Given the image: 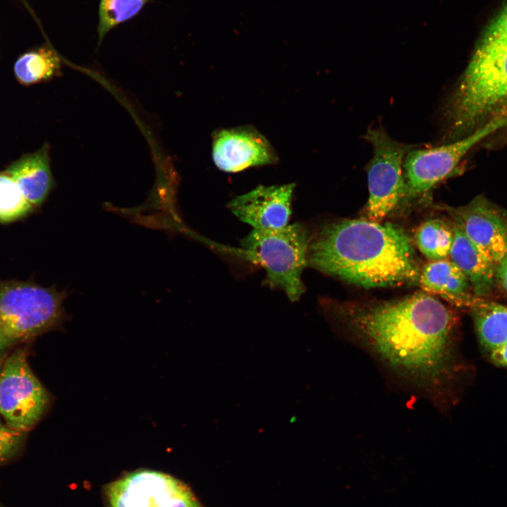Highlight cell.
I'll return each instance as SVG.
<instances>
[{"label": "cell", "instance_id": "obj_1", "mask_svg": "<svg viewBox=\"0 0 507 507\" xmlns=\"http://www.w3.org/2000/svg\"><path fill=\"white\" fill-rule=\"evenodd\" d=\"M345 337L406 386L440 405L455 373L454 313L433 296L339 308Z\"/></svg>", "mask_w": 507, "mask_h": 507}, {"label": "cell", "instance_id": "obj_2", "mask_svg": "<svg viewBox=\"0 0 507 507\" xmlns=\"http://www.w3.org/2000/svg\"><path fill=\"white\" fill-rule=\"evenodd\" d=\"M308 265L363 287L418 281L420 270L406 232L391 223L344 220L323 227L310 238Z\"/></svg>", "mask_w": 507, "mask_h": 507}, {"label": "cell", "instance_id": "obj_3", "mask_svg": "<svg viewBox=\"0 0 507 507\" xmlns=\"http://www.w3.org/2000/svg\"><path fill=\"white\" fill-rule=\"evenodd\" d=\"M507 104V42L476 46L444 111L451 139L497 117Z\"/></svg>", "mask_w": 507, "mask_h": 507}, {"label": "cell", "instance_id": "obj_4", "mask_svg": "<svg viewBox=\"0 0 507 507\" xmlns=\"http://www.w3.org/2000/svg\"><path fill=\"white\" fill-rule=\"evenodd\" d=\"M309 239L305 227L294 223L277 229H254L241 244L247 258L266 271V283L282 289L294 302L305 291L301 273L308 265Z\"/></svg>", "mask_w": 507, "mask_h": 507}, {"label": "cell", "instance_id": "obj_5", "mask_svg": "<svg viewBox=\"0 0 507 507\" xmlns=\"http://www.w3.org/2000/svg\"><path fill=\"white\" fill-rule=\"evenodd\" d=\"M67 296L32 282L0 280V327L14 343L50 330L63 320Z\"/></svg>", "mask_w": 507, "mask_h": 507}, {"label": "cell", "instance_id": "obj_6", "mask_svg": "<svg viewBox=\"0 0 507 507\" xmlns=\"http://www.w3.org/2000/svg\"><path fill=\"white\" fill-rule=\"evenodd\" d=\"M365 139L373 148L367 166L366 215L368 220L381 222L406 195L403 163L412 147L393 139L382 127L368 129Z\"/></svg>", "mask_w": 507, "mask_h": 507}, {"label": "cell", "instance_id": "obj_7", "mask_svg": "<svg viewBox=\"0 0 507 507\" xmlns=\"http://www.w3.org/2000/svg\"><path fill=\"white\" fill-rule=\"evenodd\" d=\"M50 401L49 393L29 365L26 351H14L0 372V415L6 425L27 432L42 418Z\"/></svg>", "mask_w": 507, "mask_h": 507}, {"label": "cell", "instance_id": "obj_8", "mask_svg": "<svg viewBox=\"0 0 507 507\" xmlns=\"http://www.w3.org/2000/svg\"><path fill=\"white\" fill-rule=\"evenodd\" d=\"M506 126V118L495 117L456 141L438 146L411 148L403 163L406 195L415 196L429 192L453 172L474 146Z\"/></svg>", "mask_w": 507, "mask_h": 507}, {"label": "cell", "instance_id": "obj_9", "mask_svg": "<svg viewBox=\"0 0 507 507\" xmlns=\"http://www.w3.org/2000/svg\"><path fill=\"white\" fill-rule=\"evenodd\" d=\"M212 156L215 165L227 173L274 164L278 160L268 140L249 125L216 130L213 134Z\"/></svg>", "mask_w": 507, "mask_h": 507}, {"label": "cell", "instance_id": "obj_10", "mask_svg": "<svg viewBox=\"0 0 507 507\" xmlns=\"http://www.w3.org/2000/svg\"><path fill=\"white\" fill-rule=\"evenodd\" d=\"M295 184L259 185L233 199L231 212L254 229H277L287 225Z\"/></svg>", "mask_w": 507, "mask_h": 507}, {"label": "cell", "instance_id": "obj_11", "mask_svg": "<svg viewBox=\"0 0 507 507\" xmlns=\"http://www.w3.org/2000/svg\"><path fill=\"white\" fill-rule=\"evenodd\" d=\"M470 242L497 265L507 252V223L484 199L478 197L455 212Z\"/></svg>", "mask_w": 507, "mask_h": 507}, {"label": "cell", "instance_id": "obj_12", "mask_svg": "<svg viewBox=\"0 0 507 507\" xmlns=\"http://www.w3.org/2000/svg\"><path fill=\"white\" fill-rule=\"evenodd\" d=\"M185 486L170 475L145 470L113 482L107 494L111 507H159Z\"/></svg>", "mask_w": 507, "mask_h": 507}, {"label": "cell", "instance_id": "obj_13", "mask_svg": "<svg viewBox=\"0 0 507 507\" xmlns=\"http://www.w3.org/2000/svg\"><path fill=\"white\" fill-rule=\"evenodd\" d=\"M5 171L11 176L25 198L36 209L44 204L54 187L47 144L20 157L8 166Z\"/></svg>", "mask_w": 507, "mask_h": 507}, {"label": "cell", "instance_id": "obj_14", "mask_svg": "<svg viewBox=\"0 0 507 507\" xmlns=\"http://www.w3.org/2000/svg\"><path fill=\"white\" fill-rule=\"evenodd\" d=\"M422 289L439 296L458 306L469 308L478 297L473 294L465 274L451 261H431L424 265L418 277Z\"/></svg>", "mask_w": 507, "mask_h": 507}, {"label": "cell", "instance_id": "obj_15", "mask_svg": "<svg viewBox=\"0 0 507 507\" xmlns=\"http://www.w3.org/2000/svg\"><path fill=\"white\" fill-rule=\"evenodd\" d=\"M452 228L451 261L465 274L475 296L483 299L494 288L496 265L470 242L458 224Z\"/></svg>", "mask_w": 507, "mask_h": 507}, {"label": "cell", "instance_id": "obj_16", "mask_svg": "<svg viewBox=\"0 0 507 507\" xmlns=\"http://www.w3.org/2000/svg\"><path fill=\"white\" fill-rule=\"evenodd\" d=\"M480 342L487 353L507 343V307L477 298L470 307Z\"/></svg>", "mask_w": 507, "mask_h": 507}, {"label": "cell", "instance_id": "obj_17", "mask_svg": "<svg viewBox=\"0 0 507 507\" xmlns=\"http://www.w3.org/2000/svg\"><path fill=\"white\" fill-rule=\"evenodd\" d=\"M60 68L57 54L48 47H40L20 56L14 63L13 72L20 84L31 85L51 78Z\"/></svg>", "mask_w": 507, "mask_h": 507}, {"label": "cell", "instance_id": "obj_18", "mask_svg": "<svg viewBox=\"0 0 507 507\" xmlns=\"http://www.w3.org/2000/svg\"><path fill=\"white\" fill-rule=\"evenodd\" d=\"M453 237V228L439 219L429 220L422 223L415 236L418 249L431 261L449 257Z\"/></svg>", "mask_w": 507, "mask_h": 507}, {"label": "cell", "instance_id": "obj_19", "mask_svg": "<svg viewBox=\"0 0 507 507\" xmlns=\"http://www.w3.org/2000/svg\"><path fill=\"white\" fill-rule=\"evenodd\" d=\"M150 0H101L97 26L99 44L108 32L136 16Z\"/></svg>", "mask_w": 507, "mask_h": 507}, {"label": "cell", "instance_id": "obj_20", "mask_svg": "<svg viewBox=\"0 0 507 507\" xmlns=\"http://www.w3.org/2000/svg\"><path fill=\"white\" fill-rule=\"evenodd\" d=\"M5 170L0 172V223L20 220L35 211Z\"/></svg>", "mask_w": 507, "mask_h": 507}, {"label": "cell", "instance_id": "obj_21", "mask_svg": "<svg viewBox=\"0 0 507 507\" xmlns=\"http://www.w3.org/2000/svg\"><path fill=\"white\" fill-rule=\"evenodd\" d=\"M505 42H507V2L487 25L477 45Z\"/></svg>", "mask_w": 507, "mask_h": 507}, {"label": "cell", "instance_id": "obj_22", "mask_svg": "<svg viewBox=\"0 0 507 507\" xmlns=\"http://www.w3.org/2000/svg\"><path fill=\"white\" fill-rule=\"evenodd\" d=\"M25 433L0 423V463L14 456L22 446Z\"/></svg>", "mask_w": 507, "mask_h": 507}, {"label": "cell", "instance_id": "obj_23", "mask_svg": "<svg viewBox=\"0 0 507 507\" xmlns=\"http://www.w3.org/2000/svg\"><path fill=\"white\" fill-rule=\"evenodd\" d=\"M159 507H202L185 486L181 490L163 501Z\"/></svg>", "mask_w": 507, "mask_h": 507}, {"label": "cell", "instance_id": "obj_24", "mask_svg": "<svg viewBox=\"0 0 507 507\" xmlns=\"http://www.w3.org/2000/svg\"><path fill=\"white\" fill-rule=\"evenodd\" d=\"M488 354L495 365L507 367V343L489 352Z\"/></svg>", "mask_w": 507, "mask_h": 507}, {"label": "cell", "instance_id": "obj_25", "mask_svg": "<svg viewBox=\"0 0 507 507\" xmlns=\"http://www.w3.org/2000/svg\"><path fill=\"white\" fill-rule=\"evenodd\" d=\"M495 278L507 292V252L496 265Z\"/></svg>", "mask_w": 507, "mask_h": 507}, {"label": "cell", "instance_id": "obj_26", "mask_svg": "<svg viewBox=\"0 0 507 507\" xmlns=\"http://www.w3.org/2000/svg\"><path fill=\"white\" fill-rule=\"evenodd\" d=\"M14 342L11 340L0 327V353Z\"/></svg>", "mask_w": 507, "mask_h": 507}, {"label": "cell", "instance_id": "obj_27", "mask_svg": "<svg viewBox=\"0 0 507 507\" xmlns=\"http://www.w3.org/2000/svg\"><path fill=\"white\" fill-rule=\"evenodd\" d=\"M499 117H503L507 119V104L503 108L502 111L500 113V114L498 115Z\"/></svg>", "mask_w": 507, "mask_h": 507}, {"label": "cell", "instance_id": "obj_28", "mask_svg": "<svg viewBox=\"0 0 507 507\" xmlns=\"http://www.w3.org/2000/svg\"><path fill=\"white\" fill-rule=\"evenodd\" d=\"M1 367H2V364H0V372H1ZM0 416H1V415H0Z\"/></svg>", "mask_w": 507, "mask_h": 507}]
</instances>
